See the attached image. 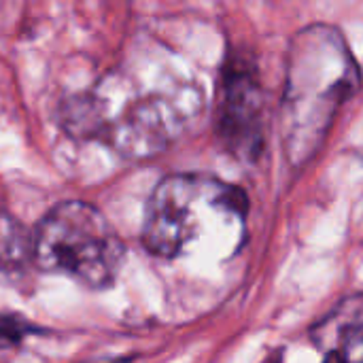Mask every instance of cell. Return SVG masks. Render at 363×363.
<instances>
[{
  "mask_svg": "<svg viewBox=\"0 0 363 363\" xmlns=\"http://www.w3.org/2000/svg\"><path fill=\"white\" fill-rule=\"evenodd\" d=\"M249 202L242 189L206 174L164 177L147 204L143 247L157 257L174 259L221 223L242 225Z\"/></svg>",
  "mask_w": 363,
  "mask_h": 363,
  "instance_id": "2",
  "label": "cell"
},
{
  "mask_svg": "<svg viewBox=\"0 0 363 363\" xmlns=\"http://www.w3.org/2000/svg\"><path fill=\"white\" fill-rule=\"evenodd\" d=\"M217 134L236 157L253 160L264 145V91L257 72L242 60H230L223 68Z\"/></svg>",
  "mask_w": 363,
  "mask_h": 363,
  "instance_id": "4",
  "label": "cell"
},
{
  "mask_svg": "<svg viewBox=\"0 0 363 363\" xmlns=\"http://www.w3.org/2000/svg\"><path fill=\"white\" fill-rule=\"evenodd\" d=\"M2 259L4 270L9 272L11 266L21 268V264H32V234L28 236L23 228L4 213V238H2Z\"/></svg>",
  "mask_w": 363,
  "mask_h": 363,
  "instance_id": "6",
  "label": "cell"
},
{
  "mask_svg": "<svg viewBox=\"0 0 363 363\" xmlns=\"http://www.w3.org/2000/svg\"><path fill=\"white\" fill-rule=\"evenodd\" d=\"M123 259L125 245L89 202L55 204L32 232V264L43 272L68 274L89 289L111 287Z\"/></svg>",
  "mask_w": 363,
  "mask_h": 363,
  "instance_id": "3",
  "label": "cell"
},
{
  "mask_svg": "<svg viewBox=\"0 0 363 363\" xmlns=\"http://www.w3.org/2000/svg\"><path fill=\"white\" fill-rule=\"evenodd\" d=\"M359 83V66L338 28L313 23L291 38L281 102V138L291 166L315 160Z\"/></svg>",
  "mask_w": 363,
  "mask_h": 363,
  "instance_id": "1",
  "label": "cell"
},
{
  "mask_svg": "<svg viewBox=\"0 0 363 363\" xmlns=\"http://www.w3.org/2000/svg\"><path fill=\"white\" fill-rule=\"evenodd\" d=\"M30 332H32V328L30 325H23L19 317L4 315V319H2V342H4V347L17 345V340L23 334H30Z\"/></svg>",
  "mask_w": 363,
  "mask_h": 363,
  "instance_id": "7",
  "label": "cell"
},
{
  "mask_svg": "<svg viewBox=\"0 0 363 363\" xmlns=\"http://www.w3.org/2000/svg\"><path fill=\"white\" fill-rule=\"evenodd\" d=\"M315 349L332 362H363V294L342 298L311 328Z\"/></svg>",
  "mask_w": 363,
  "mask_h": 363,
  "instance_id": "5",
  "label": "cell"
}]
</instances>
